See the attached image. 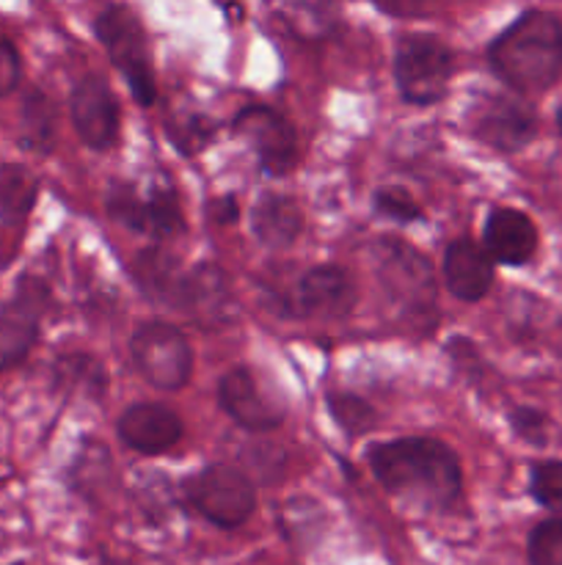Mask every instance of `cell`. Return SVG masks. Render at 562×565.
<instances>
[{
	"instance_id": "22",
	"label": "cell",
	"mask_w": 562,
	"mask_h": 565,
	"mask_svg": "<svg viewBox=\"0 0 562 565\" xmlns=\"http://www.w3.org/2000/svg\"><path fill=\"white\" fill-rule=\"evenodd\" d=\"M55 143V108L42 92H31L22 103V147L50 152Z\"/></svg>"
},
{
	"instance_id": "1",
	"label": "cell",
	"mask_w": 562,
	"mask_h": 565,
	"mask_svg": "<svg viewBox=\"0 0 562 565\" xmlns=\"http://www.w3.org/2000/svg\"><path fill=\"white\" fill-rule=\"evenodd\" d=\"M367 463L389 494L430 511H446L463 494V472L455 450L439 439H408L369 445Z\"/></svg>"
},
{
	"instance_id": "17",
	"label": "cell",
	"mask_w": 562,
	"mask_h": 565,
	"mask_svg": "<svg viewBox=\"0 0 562 565\" xmlns=\"http://www.w3.org/2000/svg\"><path fill=\"white\" fill-rule=\"evenodd\" d=\"M39 290L22 287L20 296L0 309V373L28 356L39 337Z\"/></svg>"
},
{
	"instance_id": "5",
	"label": "cell",
	"mask_w": 562,
	"mask_h": 565,
	"mask_svg": "<svg viewBox=\"0 0 562 565\" xmlns=\"http://www.w3.org/2000/svg\"><path fill=\"white\" fill-rule=\"evenodd\" d=\"M455 72V55L433 33H406L395 50V81L411 105H435L444 99Z\"/></svg>"
},
{
	"instance_id": "29",
	"label": "cell",
	"mask_w": 562,
	"mask_h": 565,
	"mask_svg": "<svg viewBox=\"0 0 562 565\" xmlns=\"http://www.w3.org/2000/svg\"><path fill=\"white\" fill-rule=\"evenodd\" d=\"M22 66H20V53L14 50V44L9 39L0 36V97L14 92L20 86Z\"/></svg>"
},
{
	"instance_id": "12",
	"label": "cell",
	"mask_w": 562,
	"mask_h": 565,
	"mask_svg": "<svg viewBox=\"0 0 562 565\" xmlns=\"http://www.w3.org/2000/svg\"><path fill=\"white\" fill-rule=\"evenodd\" d=\"M72 121L88 149H108L119 136V103L102 75H86L72 88Z\"/></svg>"
},
{
	"instance_id": "7",
	"label": "cell",
	"mask_w": 562,
	"mask_h": 565,
	"mask_svg": "<svg viewBox=\"0 0 562 565\" xmlns=\"http://www.w3.org/2000/svg\"><path fill=\"white\" fill-rule=\"evenodd\" d=\"M130 353L138 373L154 390L176 392L191 379V345L180 329L163 320H149L138 326L130 337Z\"/></svg>"
},
{
	"instance_id": "11",
	"label": "cell",
	"mask_w": 562,
	"mask_h": 565,
	"mask_svg": "<svg viewBox=\"0 0 562 565\" xmlns=\"http://www.w3.org/2000/svg\"><path fill=\"white\" fill-rule=\"evenodd\" d=\"M358 287L339 265H317L306 270L292 292V309L303 318L342 320L356 309Z\"/></svg>"
},
{
	"instance_id": "9",
	"label": "cell",
	"mask_w": 562,
	"mask_h": 565,
	"mask_svg": "<svg viewBox=\"0 0 562 565\" xmlns=\"http://www.w3.org/2000/svg\"><path fill=\"white\" fill-rule=\"evenodd\" d=\"M176 307L196 320L202 329H226L237 320V298L231 292L229 276L215 263H198L196 268L187 270L182 279Z\"/></svg>"
},
{
	"instance_id": "4",
	"label": "cell",
	"mask_w": 562,
	"mask_h": 565,
	"mask_svg": "<svg viewBox=\"0 0 562 565\" xmlns=\"http://www.w3.org/2000/svg\"><path fill=\"white\" fill-rule=\"evenodd\" d=\"M99 44L108 53L110 64L121 72V77L130 86L138 105H152L158 99V86L152 75V53H149V39L138 17L125 6H108L94 22Z\"/></svg>"
},
{
	"instance_id": "23",
	"label": "cell",
	"mask_w": 562,
	"mask_h": 565,
	"mask_svg": "<svg viewBox=\"0 0 562 565\" xmlns=\"http://www.w3.org/2000/svg\"><path fill=\"white\" fill-rule=\"evenodd\" d=\"M325 403H328L334 423L347 436H361L375 425V408L364 397L353 395V392H328Z\"/></svg>"
},
{
	"instance_id": "2",
	"label": "cell",
	"mask_w": 562,
	"mask_h": 565,
	"mask_svg": "<svg viewBox=\"0 0 562 565\" xmlns=\"http://www.w3.org/2000/svg\"><path fill=\"white\" fill-rule=\"evenodd\" d=\"M488 61L516 94L545 92L562 75V22L549 11H523L490 42Z\"/></svg>"
},
{
	"instance_id": "26",
	"label": "cell",
	"mask_w": 562,
	"mask_h": 565,
	"mask_svg": "<svg viewBox=\"0 0 562 565\" xmlns=\"http://www.w3.org/2000/svg\"><path fill=\"white\" fill-rule=\"evenodd\" d=\"M529 565H562V519L540 522L529 533Z\"/></svg>"
},
{
	"instance_id": "3",
	"label": "cell",
	"mask_w": 562,
	"mask_h": 565,
	"mask_svg": "<svg viewBox=\"0 0 562 565\" xmlns=\"http://www.w3.org/2000/svg\"><path fill=\"white\" fill-rule=\"evenodd\" d=\"M378 285L400 323L413 331H430L439 323L435 276L428 259L402 241H380L375 248Z\"/></svg>"
},
{
	"instance_id": "8",
	"label": "cell",
	"mask_w": 562,
	"mask_h": 565,
	"mask_svg": "<svg viewBox=\"0 0 562 565\" xmlns=\"http://www.w3.org/2000/svg\"><path fill=\"white\" fill-rule=\"evenodd\" d=\"M235 130L251 143L264 174L281 177L298 163L295 127L279 110L268 105H246L235 116Z\"/></svg>"
},
{
	"instance_id": "15",
	"label": "cell",
	"mask_w": 562,
	"mask_h": 565,
	"mask_svg": "<svg viewBox=\"0 0 562 565\" xmlns=\"http://www.w3.org/2000/svg\"><path fill=\"white\" fill-rule=\"evenodd\" d=\"M119 436L132 450L143 456H158L182 439V423L171 408L158 406V403H138L121 414Z\"/></svg>"
},
{
	"instance_id": "31",
	"label": "cell",
	"mask_w": 562,
	"mask_h": 565,
	"mask_svg": "<svg viewBox=\"0 0 562 565\" xmlns=\"http://www.w3.org/2000/svg\"><path fill=\"white\" fill-rule=\"evenodd\" d=\"M556 127H560V132H562V105L556 108Z\"/></svg>"
},
{
	"instance_id": "19",
	"label": "cell",
	"mask_w": 562,
	"mask_h": 565,
	"mask_svg": "<svg viewBox=\"0 0 562 565\" xmlns=\"http://www.w3.org/2000/svg\"><path fill=\"white\" fill-rule=\"evenodd\" d=\"M132 276H136L143 296H149L152 301L174 303L176 307L185 274L176 268V259L169 252H163V248H147V252H141L136 263H132Z\"/></svg>"
},
{
	"instance_id": "25",
	"label": "cell",
	"mask_w": 562,
	"mask_h": 565,
	"mask_svg": "<svg viewBox=\"0 0 562 565\" xmlns=\"http://www.w3.org/2000/svg\"><path fill=\"white\" fill-rule=\"evenodd\" d=\"M215 136V125L202 114H187L182 119L169 121V138L176 149L185 154H196L198 149L207 147Z\"/></svg>"
},
{
	"instance_id": "27",
	"label": "cell",
	"mask_w": 562,
	"mask_h": 565,
	"mask_svg": "<svg viewBox=\"0 0 562 565\" xmlns=\"http://www.w3.org/2000/svg\"><path fill=\"white\" fill-rule=\"evenodd\" d=\"M375 210H378L380 215H386V218L397 221V224H413V221L424 218L417 199H413L406 188L397 185L380 188V191L375 193Z\"/></svg>"
},
{
	"instance_id": "24",
	"label": "cell",
	"mask_w": 562,
	"mask_h": 565,
	"mask_svg": "<svg viewBox=\"0 0 562 565\" xmlns=\"http://www.w3.org/2000/svg\"><path fill=\"white\" fill-rule=\"evenodd\" d=\"M529 494L538 505L562 519V461H538L529 469Z\"/></svg>"
},
{
	"instance_id": "28",
	"label": "cell",
	"mask_w": 562,
	"mask_h": 565,
	"mask_svg": "<svg viewBox=\"0 0 562 565\" xmlns=\"http://www.w3.org/2000/svg\"><path fill=\"white\" fill-rule=\"evenodd\" d=\"M510 428L516 430L518 439L529 441V445H545L549 441V417L538 408L518 406L510 412Z\"/></svg>"
},
{
	"instance_id": "20",
	"label": "cell",
	"mask_w": 562,
	"mask_h": 565,
	"mask_svg": "<svg viewBox=\"0 0 562 565\" xmlns=\"http://www.w3.org/2000/svg\"><path fill=\"white\" fill-rule=\"evenodd\" d=\"M185 230V215H182L180 199L174 188L154 185L147 196H141V215H138V232L154 237V241H169Z\"/></svg>"
},
{
	"instance_id": "13",
	"label": "cell",
	"mask_w": 562,
	"mask_h": 565,
	"mask_svg": "<svg viewBox=\"0 0 562 565\" xmlns=\"http://www.w3.org/2000/svg\"><path fill=\"white\" fill-rule=\"evenodd\" d=\"M218 403L240 428L253 430V434L275 430L284 423V408L259 390L251 370L246 367L229 370L218 381Z\"/></svg>"
},
{
	"instance_id": "21",
	"label": "cell",
	"mask_w": 562,
	"mask_h": 565,
	"mask_svg": "<svg viewBox=\"0 0 562 565\" xmlns=\"http://www.w3.org/2000/svg\"><path fill=\"white\" fill-rule=\"evenodd\" d=\"M36 193L39 182L25 166H0V221H3V224H20V221L33 210Z\"/></svg>"
},
{
	"instance_id": "10",
	"label": "cell",
	"mask_w": 562,
	"mask_h": 565,
	"mask_svg": "<svg viewBox=\"0 0 562 565\" xmlns=\"http://www.w3.org/2000/svg\"><path fill=\"white\" fill-rule=\"evenodd\" d=\"M538 132V116L516 94H496L474 108V136L496 152H521Z\"/></svg>"
},
{
	"instance_id": "6",
	"label": "cell",
	"mask_w": 562,
	"mask_h": 565,
	"mask_svg": "<svg viewBox=\"0 0 562 565\" xmlns=\"http://www.w3.org/2000/svg\"><path fill=\"white\" fill-rule=\"evenodd\" d=\"M185 497L207 522L235 530L251 519L257 491L246 472L229 463H209L185 480Z\"/></svg>"
},
{
	"instance_id": "14",
	"label": "cell",
	"mask_w": 562,
	"mask_h": 565,
	"mask_svg": "<svg viewBox=\"0 0 562 565\" xmlns=\"http://www.w3.org/2000/svg\"><path fill=\"white\" fill-rule=\"evenodd\" d=\"M483 241L490 259L507 268H521L538 252V230L532 218L516 207H496L485 221Z\"/></svg>"
},
{
	"instance_id": "32",
	"label": "cell",
	"mask_w": 562,
	"mask_h": 565,
	"mask_svg": "<svg viewBox=\"0 0 562 565\" xmlns=\"http://www.w3.org/2000/svg\"><path fill=\"white\" fill-rule=\"evenodd\" d=\"M11 565H25V563H11Z\"/></svg>"
},
{
	"instance_id": "16",
	"label": "cell",
	"mask_w": 562,
	"mask_h": 565,
	"mask_svg": "<svg viewBox=\"0 0 562 565\" xmlns=\"http://www.w3.org/2000/svg\"><path fill=\"white\" fill-rule=\"evenodd\" d=\"M444 279L452 296L474 303L488 296L494 285V259L472 237L452 241L444 254Z\"/></svg>"
},
{
	"instance_id": "18",
	"label": "cell",
	"mask_w": 562,
	"mask_h": 565,
	"mask_svg": "<svg viewBox=\"0 0 562 565\" xmlns=\"http://www.w3.org/2000/svg\"><path fill=\"white\" fill-rule=\"evenodd\" d=\"M253 235L268 248H287L298 241L303 230V213L290 196L264 193L251 213Z\"/></svg>"
},
{
	"instance_id": "30",
	"label": "cell",
	"mask_w": 562,
	"mask_h": 565,
	"mask_svg": "<svg viewBox=\"0 0 562 565\" xmlns=\"http://www.w3.org/2000/svg\"><path fill=\"white\" fill-rule=\"evenodd\" d=\"M237 215H240V207H237L235 196H220V199H209L207 202V218L213 221V224L229 226L235 224Z\"/></svg>"
}]
</instances>
